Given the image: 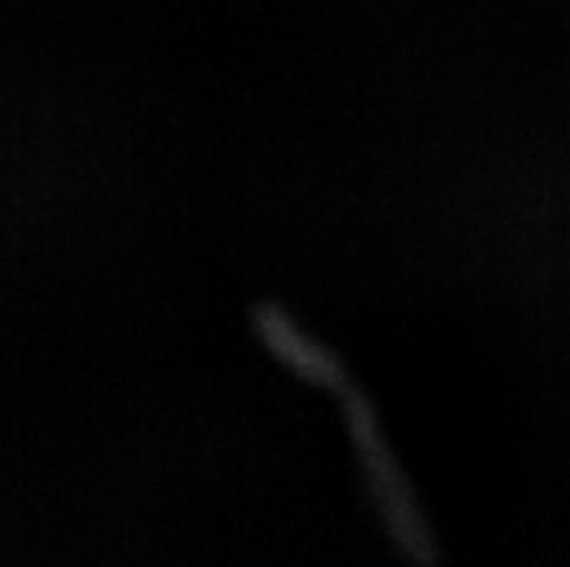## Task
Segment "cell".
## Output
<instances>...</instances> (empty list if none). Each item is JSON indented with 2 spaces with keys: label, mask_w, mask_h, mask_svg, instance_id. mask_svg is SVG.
<instances>
[]
</instances>
